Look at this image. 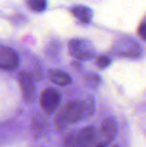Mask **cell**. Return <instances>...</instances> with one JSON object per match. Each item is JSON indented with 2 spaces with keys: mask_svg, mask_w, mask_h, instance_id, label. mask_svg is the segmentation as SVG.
Listing matches in <instances>:
<instances>
[{
  "mask_svg": "<svg viewBox=\"0 0 146 147\" xmlns=\"http://www.w3.org/2000/svg\"><path fill=\"white\" fill-rule=\"evenodd\" d=\"M94 112L92 99L86 101H71L66 103L55 117L54 124L59 131L65 130L69 125L75 124L91 115Z\"/></svg>",
  "mask_w": 146,
  "mask_h": 147,
  "instance_id": "cell-1",
  "label": "cell"
},
{
  "mask_svg": "<svg viewBox=\"0 0 146 147\" xmlns=\"http://www.w3.org/2000/svg\"><path fill=\"white\" fill-rule=\"evenodd\" d=\"M97 138V129L94 127H87L66 136L64 144L66 146L77 147L96 146V141Z\"/></svg>",
  "mask_w": 146,
  "mask_h": 147,
  "instance_id": "cell-2",
  "label": "cell"
},
{
  "mask_svg": "<svg viewBox=\"0 0 146 147\" xmlns=\"http://www.w3.org/2000/svg\"><path fill=\"white\" fill-rule=\"evenodd\" d=\"M68 47L71 55L80 60L91 59L96 54L95 48L91 43L87 40L78 39L71 40L69 42Z\"/></svg>",
  "mask_w": 146,
  "mask_h": 147,
  "instance_id": "cell-3",
  "label": "cell"
},
{
  "mask_svg": "<svg viewBox=\"0 0 146 147\" xmlns=\"http://www.w3.org/2000/svg\"><path fill=\"white\" fill-rule=\"evenodd\" d=\"M42 110L47 115H52L59 108L61 102L60 94L52 88L44 90L40 99Z\"/></svg>",
  "mask_w": 146,
  "mask_h": 147,
  "instance_id": "cell-4",
  "label": "cell"
},
{
  "mask_svg": "<svg viewBox=\"0 0 146 147\" xmlns=\"http://www.w3.org/2000/svg\"><path fill=\"white\" fill-rule=\"evenodd\" d=\"M19 65V56L12 48L0 47V69L15 70Z\"/></svg>",
  "mask_w": 146,
  "mask_h": 147,
  "instance_id": "cell-5",
  "label": "cell"
},
{
  "mask_svg": "<svg viewBox=\"0 0 146 147\" xmlns=\"http://www.w3.org/2000/svg\"><path fill=\"white\" fill-rule=\"evenodd\" d=\"M19 82L22 91L23 98L28 102H32L35 97V84L33 77L26 71H22L19 75Z\"/></svg>",
  "mask_w": 146,
  "mask_h": 147,
  "instance_id": "cell-6",
  "label": "cell"
},
{
  "mask_svg": "<svg viewBox=\"0 0 146 147\" xmlns=\"http://www.w3.org/2000/svg\"><path fill=\"white\" fill-rule=\"evenodd\" d=\"M101 134L103 137L102 145L104 146L111 142L117 134V125L115 121L111 118L105 119L101 126Z\"/></svg>",
  "mask_w": 146,
  "mask_h": 147,
  "instance_id": "cell-7",
  "label": "cell"
},
{
  "mask_svg": "<svg viewBox=\"0 0 146 147\" xmlns=\"http://www.w3.org/2000/svg\"><path fill=\"white\" fill-rule=\"evenodd\" d=\"M49 79L59 86H66L71 83V77L61 70H52L49 72Z\"/></svg>",
  "mask_w": 146,
  "mask_h": 147,
  "instance_id": "cell-8",
  "label": "cell"
},
{
  "mask_svg": "<svg viewBox=\"0 0 146 147\" xmlns=\"http://www.w3.org/2000/svg\"><path fill=\"white\" fill-rule=\"evenodd\" d=\"M71 12L74 15V16L85 23L89 22L93 16L91 9L86 6H75L71 9Z\"/></svg>",
  "mask_w": 146,
  "mask_h": 147,
  "instance_id": "cell-9",
  "label": "cell"
},
{
  "mask_svg": "<svg viewBox=\"0 0 146 147\" xmlns=\"http://www.w3.org/2000/svg\"><path fill=\"white\" fill-rule=\"evenodd\" d=\"M29 9L35 12H41L46 8V0H27Z\"/></svg>",
  "mask_w": 146,
  "mask_h": 147,
  "instance_id": "cell-10",
  "label": "cell"
},
{
  "mask_svg": "<svg viewBox=\"0 0 146 147\" xmlns=\"http://www.w3.org/2000/svg\"><path fill=\"white\" fill-rule=\"evenodd\" d=\"M111 63V59L107 56H99L96 59V64L101 69H104L108 67Z\"/></svg>",
  "mask_w": 146,
  "mask_h": 147,
  "instance_id": "cell-11",
  "label": "cell"
},
{
  "mask_svg": "<svg viewBox=\"0 0 146 147\" xmlns=\"http://www.w3.org/2000/svg\"><path fill=\"white\" fill-rule=\"evenodd\" d=\"M138 34L144 40H146V22H143L139 25Z\"/></svg>",
  "mask_w": 146,
  "mask_h": 147,
  "instance_id": "cell-12",
  "label": "cell"
},
{
  "mask_svg": "<svg viewBox=\"0 0 146 147\" xmlns=\"http://www.w3.org/2000/svg\"><path fill=\"white\" fill-rule=\"evenodd\" d=\"M89 78H90V80H91V81H94L96 84L99 82V77H98V76H96V75H90Z\"/></svg>",
  "mask_w": 146,
  "mask_h": 147,
  "instance_id": "cell-13",
  "label": "cell"
}]
</instances>
